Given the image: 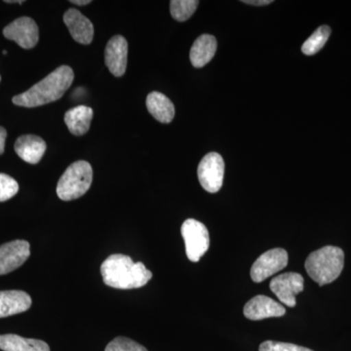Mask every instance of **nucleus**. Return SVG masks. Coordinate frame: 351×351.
I'll return each instance as SVG.
<instances>
[{"label": "nucleus", "instance_id": "nucleus-1", "mask_svg": "<svg viewBox=\"0 0 351 351\" xmlns=\"http://www.w3.org/2000/svg\"><path fill=\"white\" fill-rule=\"evenodd\" d=\"M104 283L120 290L144 287L152 277L144 263H134L128 256L113 254L101 265Z\"/></svg>", "mask_w": 351, "mask_h": 351}, {"label": "nucleus", "instance_id": "nucleus-2", "mask_svg": "<svg viewBox=\"0 0 351 351\" xmlns=\"http://www.w3.org/2000/svg\"><path fill=\"white\" fill-rule=\"evenodd\" d=\"M75 80L73 69L61 66L46 76L27 91L14 97L16 106L24 108H36L59 100L71 87Z\"/></svg>", "mask_w": 351, "mask_h": 351}, {"label": "nucleus", "instance_id": "nucleus-3", "mask_svg": "<svg viewBox=\"0 0 351 351\" xmlns=\"http://www.w3.org/2000/svg\"><path fill=\"white\" fill-rule=\"evenodd\" d=\"M304 267L313 281L320 286L326 285L341 276L345 267V253L339 247H323L307 257Z\"/></svg>", "mask_w": 351, "mask_h": 351}, {"label": "nucleus", "instance_id": "nucleus-4", "mask_svg": "<svg viewBox=\"0 0 351 351\" xmlns=\"http://www.w3.org/2000/svg\"><path fill=\"white\" fill-rule=\"evenodd\" d=\"M93 181V169L87 161L80 160L71 164L60 178L57 195L60 199L71 201L82 197L89 191Z\"/></svg>", "mask_w": 351, "mask_h": 351}, {"label": "nucleus", "instance_id": "nucleus-5", "mask_svg": "<svg viewBox=\"0 0 351 351\" xmlns=\"http://www.w3.org/2000/svg\"><path fill=\"white\" fill-rule=\"evenodd\" d=\"M181 232L189 260L197 263L210 246L209 232L206 226L196 219H189L182 223Z\"/></svg>", "mask_w": 351, "mask_h": 351}, {"label": "nucleus", "instance_id": "nucleus-6", "mask_svg": "<svg viewBox=\"0 0 351 351\" xmlns=\"http://www.w3.org/2000/svg\"><path fill=\"white\" fill-rule=\"evenodd\" d=\"M201 186L208 193H218L223 186L225 162L217 152H210L203 157L197 169Z\"/></svg>", "mask_w": 351, "mask_h": 351}, {"label": "nucleus", "instance_id": "nucleus-7", "mask_svg": "<svg viewBox=\"0 0 351 351\" xmlns=\"http://www.w3.org/2000/svg\"><path fill=\"white\" fill-rule=\"evenodd\" d=\"M287 265L288 253L284 249L276 248L265 252L252 265V279L256 283L263 282L281 269H285Z\"/></svg>", "mask_w": 351, "mask_h": 351}, {"label": "nucleus", "instance_id": "nucleus-8", "mask_svg": "<svg viewBox=\"0 0 351 351\" xmlns=\"http://www.w3.org/2000/svg\"><path fill=\"white\" fill-rule=\"evenodd\" d=\"M304 288V277L297 272H287L274 277L270 281V290L279 301L289 307H294L297 304L295 295L300 294Z\"/></svg>", "mask_w": 351, "mask_h": 351}, {"label": "nucleus", "instance_id": "nucleus-9", "mask_svg": "<svg viewBox=\"0 0 351 351\" xmlns=\"http://www.w3.org/2000/svg\"><path fill=\"white\" fill-rule=\"evenodd\" d=\"M3 36L24 49H32L38 43V27L32 18L21 17L4 27Z\"/></svg>", "mask_w": 351, "mask_h": 351}, {"label": "nucleus", "instance_id": "nucleus-10", "mask_svg": "<svg viewBox=\"0 0 351 351\" xmlns=\"http://www.w3.org/2000/svg\"><path fill=\"white\" fill-rule=\"evenodd\" d=\"M31 256V246L25 240H15L0 246V276L10 274L24 265Z\"/></svg>", "mask_w": 351, "mask_h": 351}, {"label": "nucleus", "instance_id": "nucleus-11", "mask_svg": "<svg viewBox=\"0 0 351 351\" xmlns=\"http://www.w3.org/2000/svg\"><path fill=\"white\" fill-rule=\"evenodd\" d=\"M128 56V43L122 36H114L110 39L105 51L106 64L110 73L117 77L125 73Z\"/></svg>", "mask_w": 351, "mask_h": 351}, {"label": "nucleus", "instance_id": "nucleus-12", "mask_svg": "<svg viewBox=\"0 0 351 351\" xmlns=\"http://www.w3.org/2000/svg\"><path fill=\"white\" fill-rule=\"evenodd\" d=\"M286 313L285 307L267 295H258L250 300L244 306L245 317L250 320L281 317Z\"/></svg>", "mask_w": 351, "mask_h": 351}, {"label": "nucleus", "instance_id": "nucleus-13", "mask_svg": "<svg viewBox=\"0 0 351 351\" xmlns=\"http://www.w3.org/2000/svg\"><path fill=\"white\" fill-rule=\"evenodd\" d=\"M64 23L71 36L78 43L88 45L94 38V25L91 21L76 9H69L64 14Z\"/></svg>", "mask_w": 351, "mask_h": 351}, {"label": "nucleus", "instance_id": "nucleus-14", "mask_svg": "<svg viewBox=\"0 0 351 351\" xmlns=\"http://www.w3.org/2000/svg\"><path fill=\"white\" fill-rule=\"evenodd\" d=\"M14 149L25 162L36 164L43 158L47 145L38 136L25 135L17 138Z\"/></svg>", "mask_w": 351, "mask_h": 351}, {"label": "nucleus", "instance_id": "nucleus-15", "mask_svg": "<svg viewBox=\"0 0 351 351\" xmlns=\"http://www.w3.org/2000/svg\"><path fill=\"white\" fill-rule=\"evenodd\" d=\"M32 306V298L24 291H0V318L27 311Z\"/></svg>", "mask_w": 351, "mask_h": 351}, {"label": "nucleus", "instance_id": "nucleus-16", "mask_svg": "<svg viewBox=\"0 0 351 351\" xmlns=\"http://www.w3.org/2000/svg\"><path fill=\"white\" fill-rule=\"evenodd\" d=\"M217 51V40L211 34H202L191 47L189 58L195 68H203L213 59Z\"/></svg>", "mask_w": 351, "mask_h": 351}, {"label": "nucleus", "instance_id": "nucleus-17", "mask_svg": "<svg viewBox=\"0 0 351 351\" xmlns=\"http://www.w3.org/2000/svg\"><path fill=\"white\" fill-rule=\"evenodd\" d=\"M93 110L86 106H78L71 108L64 114V123L69 132L75 136H82L89 131L93 119Z\"/></svg>", "mask_w": 351, "mask_h": 351}, {"label": "nucleus", "instance_id": "nucleus-18", "mask_svg": "<svg viewBox=\"0 0 351 351\" xmlns=\"http://www.w3.org/2000/svg\"><path fill=\"white\" fill-rule=\"evenodd\" d=\"M149 113L161 123H170L175 117V107L169 98L160 92H152L147 97Z\"/></svg>", "mask_w": 351, "mask_h": 351}, {"label": "nucleus", "instance_id": "nucleus-19", "mask_svg": "<svg viewBox=\"0 0 351 351\" xmlns=\"http://www.w3.org/2000/svg\"><path fill=\"white\" fill-rule=\"evenodd\" d=\"M0 350L3 351H50L49 346L40 339H25L18 335L0 336Z\"/></svg>", "mask_w": 351, "mask_h": 351}, {"label": "nucleus", "instance_id": "nucleus-20", "mask_svg": "<svg viewBox=\"0 0 351 351\" xmlns=\"http://www.w3.org/2000/svg\"><path fill=\"white\" fill-rule=\"evenodd\" d=\"M330 34H331V29L328 25H321L302 44V52L307 56H311L319 52L329 39Z\"/></svg>", "mask_w": 351, "mask_h": 351}, {"label": "nucleus", "instance_id": "nucleus-21", "mask_svg": "<svg viewBox=\"0 0 351 351\" xmlns=\"http://www.w3.org/2000/svg\"><path fill=\"white\" fill-rule=\"evenodd\" d=\"M199 1L197 0H172L170 2L171 15L179 22L189 20L195 12Z\"/></svg>", "mask_w": 351, "mask_h": 351}, {"label": "nucleus", "instance_id": "nucleus-22", "mask_svg": "<svg viewBox=\"0 0 351 351\" xmlns=\"http://www.w3.org/2000/svg\"><path fill=\"white\" fill-rule=\"evenodd\" d=\"M19 191V184L12 177L0 173V202L11 199Z\"/></svg>", "mask_w": 351, "mask_h": 351}, {"label": "nucleus", "instance_id": "nucleus-23", "mask_svg": "<svg viewBox=\"0 0 351 351\" xmlns=\"http://www.w3.org/2000/svg\"><path fill=\"white\" fill-rule=\"evenodd\" d=\"M105 351H147V350L133 339L119 337L108 343Z\"/></svg>", "mask_w": 351, "mask_h": 351}, {"label": "nucleus", "instance_id": "nucleus-24", "mask_svg": "<svg viewBox=\"0 0 351 351\" xmlns=\"http://www.w3.org/2000/svg\"><path fill=\"white\" fill-rule=\"evenodd\" d=\"M260 351H313L304 346L280 341H267L260 346Z\"/></svg>", "mask_w": 351, "mask_h": 351}, {"label": "nucleus", "instance_id": "nucleus-25", "mask_svg": "<svg viewBox=\"0 0 351 351\" xmlns=\"http://www.w3.org/2000/svg\"><path fill=\"white\" fill-rule=\"evenodd\" d=\"M7 137V132L3 127L0 126V156L4 152L5 149V141Z\"/></svg>", "mask_w": 351, "mask_h": 351}, {"label": "nucleus", "instance_id": "nucleus-26", "mask_svg": "<svg viewBox=\"0 0 351 351\" xmlns=\"http://www.w3.org/2000/svg\"><path fill=\"white\" fill-rule=\"evenodd\" d=\"M243 3L250 4V5L255 6H263V5H269V4L272 3L271 0H243Z\"/></svg>", "mask_w": 351, "mask_h": 351}, {"label": "nucleus", "instance_id": "nucleus-27", "mask_svg": "<svg viewBox=\"0 0 351 351\" xmlns=\"http://www.w3.org/2000/svg\"><path fill=\"white\" fill-rule=\"evenodd\" d=\"M71 3L76 4V5H87V4L91 3L90 0H71Z\"/></svg>", "mask_w": 351, "mask_h": 351}, {"label": "nucleus", "instance_id": "nucleus-28", "mask_svg": "<svg viewBox=\"0 0 351 351\" xmlns=\"http://www.w3.org/2000/svg\"><path fill=\"white\" fill-rule=\"evenodd\" d=\"M0 80H1V77H0Z\"/></svg>", "mask_w": 351, "mask_h": 351}]
</instances>
